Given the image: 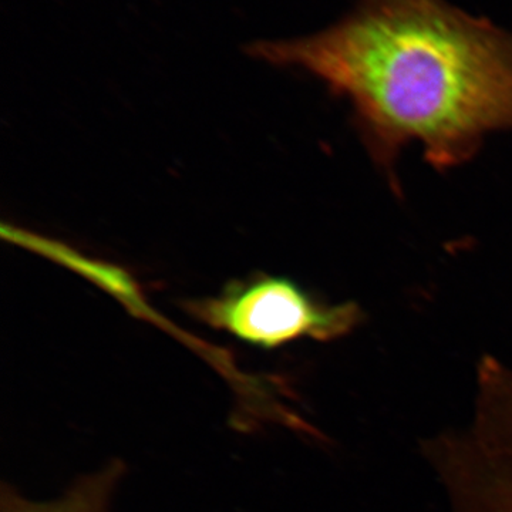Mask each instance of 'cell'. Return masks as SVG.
<instances>
[{
  "mask_svg": "<svg viewBox=\"0 0 512 512\" xmlns=\"http://www.w3.org/2000/svg\"><path fill=\"white\" fill-rule=\"evenodd\" d=\"M450 500L451 512H512V450H488L470 434L421 444Z\"/></svg>",
  "mask_w": 512,
  "mask_h": 512,
  "instance_id": "3",
  "label": "cell"
},
{
  "mask_svg": "<svg viewBox=\"0 0 512 512\" xmlns=\"http://www.w3.org/2000/svg\"><path fill=\"white\" fill-rule=\"evenodd\" d=\"M126 473L120 460L79 478L62 495L52 501H33L19 494L12 485L3 484L0 491V512H110L117 485Z\"/></svg>",
  "mask_w": 512,
  "mask_h": 512,
  "instance_id": "4",
  "label": "cell"
},
{
  "mask_svg": "<svg viewBox=\"0 0 512 512\" xmlns=\"http://www.w3.org/2000/svg\"><path fill=\"white\" fill-rule=\"evenodd\" d=\"M474 427L478 439L495 450H512V370L493 362L477 382Z\"/></svg>",
  "mask_w": 512,
  "mask_h": 512,
  "instance_id": "5",
  "label": "cell"
},
{
  "mask_svg": "<svg viewBox=\"0 0 512 512\" xmlns=\"http://www.w3.org/2000/svg\"><path fill=\"white\" fill-rule=\"evenodd\" d=\"M181 306L202 325L264 350L306 338L333 342L349 335L363 316L356 303L326 305L291 279L268 274L229 282L217 296L187 299Z\"/></svg>",
  "mask_w": 512,
  "mask_h": 512,
  "instance_id": "2",
  "label": "cell"
},
{
  "mask_svg": "<svg viewBox=\"0 0 512 512\" xmlns=\"http://www.w3.org/2000/svg\"><path fill=\"white\" fill-rule=\"evenodd\" d=\"M245 52L346 97L386 165L417 141L431 164L454 167L512 127L511 33L447 0H356L329 28Z\"/></svg>",
  "mask_w": 512,
  "mask_h": 512,
  "instance_id": "1",
  "label": "cell"
}]
</instances>
